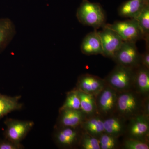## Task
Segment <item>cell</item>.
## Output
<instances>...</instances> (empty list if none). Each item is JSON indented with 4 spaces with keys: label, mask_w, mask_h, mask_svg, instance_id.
I'll return each mask as SVG.
<instances>
[{
    "label": "cell",
    "mask_w": 149,
    "mask_h": 149,
    "mask_svg": "<svg viewBox=\"0 0 149 149\" xmlns=\"http://www.w3.org/2000/svg\"><path fill=\"white\" fill-rule=\"evenodd\" d=\"M87 118L86 115L81 110L59 109L58 116L54 126L78 127Z\"/></svg>",
    "instance_id": "12"
},
{
    "label": "cell",
    "mask_w": 149,
    "mask_h": 149,
    "mask_svg": "<svg viewBox=\"0 0 149 149\" xmlns=\"http://www.w3.org/2000/svg\"><path fill=\"white\" fill-rule=\"evenodd\" d=\"M66 99L64 103L59 109H72L81 110L80 100L77 90L74 88L71 91L66 93Z\"/></svg>",
    "instance_id": "22"
},
{
    "label": "cell",
    "mask_w": 149,
    "mask_h": 149,
    "mask_svg": "<svg viewBox=\"0 0 149 149\" xmlns=\"http://www.w3.org/2000/svg\"><path fill=\"white\" fill-rule=\"evenodd\" d=\"M143 114L149 117V97L145 98L144 100Z\"/></svg>",
    "instance_id": "28"
},
{
    "label": "cell",
    "mask_w": 149,
    "mask_h": 149,
    "mask_svg": "<svg viewBox=\"0 0 149 149\" xmlns=\"http://www.w3.org/2000/svg\"><path fill=\"white\" fill-rule=\"evenodd\" d=\"M138 22L142 39L146 41V45L149 42V4L146 6L140 14L135 18Z\"/></svg>",
    "instance_id": "21"
},
{
    "label": "cell",
    "mask_w": 149,
    "mask_h": 149,
    "mask_svg": "<svg viewBox=\"0 0 149 149\" xmlns=\"http://www.w3.org/2000/svg\"><path fill=\"white\" fill-rule=\"evenodd\" d=\"M133 90L144 97H149V68L141 65L135 68Z\"/></svg>",
    "instance_id": "14"
},
{
    "label": "cell",
    "mask_w": 149,
    "mask_h": 149,
    "mask_svg": "<svg viewBox=\"0 0 149 149\" xmlns=\"http://www.w3.org/2000/svg\"><path fill=\"white\" fill-rule=\"evenodd\" d=\"M103 27L109 28L117 33L123 42L136 43L142 39L139 24L135 19L116 21L113 24H105Z\"/></svg>",
    "instance_id": "6"
},
{
    "label": "cell",
    "mask_w": 149,
    "mask_h": 149,
    "mask_svg": "<svg viewBox=\"0 0 149 149\" xmlns=\"http://www.w3.org/2000/svg\"><path fill=\"white\" fill-rule=\"evenodd\" d=\"M145 98L133 90L118 93L116 113L128 120L143 114Z\"/></svg>",
    "instance_id": "1"
},
{
    "label": "cell",
    "mask_w": 149,
    "mask_h": 149,
    "mask_svg": "<svg viewBox=\"0 0 149 149\" xmlns=\"http://www.w3.org/2000/svg\"><path fill=\"white\" fill-rule=\"evenodd\" d=\"M79 148L100 149L99 139L91 136L83 130Z\"/></svg>",
    "instance_id": "24"
},
{
    "label": "cell",
    "mask_w": 149,
    "mask_h": 149,
    "mask_svg": "<svg viewBox=\"0 0 149 149\" xmlns=\"http://www.w3.org/2000/svg\"><path fill=\"white\" fill-rule=\"evenodd\" d=\"M16 29L10 19L0 18V53L5 49L13 39Z\"/></svg>",
    "instance_id": "17"
},
{
    "label": "cell",
    "mask_w": 149,
    "mask_h": 149,
    "mask_svg": "<svg viewBox=\"0 0 149 149\" xmlns=\"http://www.w3.org/2000/svg\"><path fill=\"white\" fill-rule=\"evenodd\" d=\"M6 129L3 133L5 139L16 143L21 142L27 136L32 127L34 122L6 118L4 121Z\"/></svg>",
    "instance_id": "7"
},
{
    "label": "cell",
    "mask_w": 149,
    "mask_h": 149,
    "mask_svg": "<svg viewBox=\"0 0 149 149\" xmlns=\"http://www.w3.org/2000/svg\"><path fill=\"white\" fill-rule=\"evenodd\" d=\"M76 17L81 24L97 29L105 24L104 11L98 3L83 0L77 9Z\"/></svg>",
    "instance_id": "2"
},
{
    "label": "cell",
    "mask_w": 149,
    "mask_h": 149,
    "mask_svg": "<svg viewBox=\"0 0 149 149\" xmlns=\"http://www.w3.org/2000/svg\"><path fill=\"white\" fill-rule=\"evenodd\" d=\"M21 96L10 97L0 93V120L12 112L21 110L23 104L19 102Z\"/></svg>",
    "instance_id": "19"
},
{
    "label": "cell",
    "mask_w": 149,
    "mask_h": 149,
    "mask_svg": "<svg viewBox=\"0 0 149 149\" xmlns=\"http://www.w3.org/2000/svg\"><path fill=\"white\" fill-rule=\"evenodd\" d=\"M120 149H149V143L124 137L121 143Z\"/></svg>",
    "instance_id": "25"
},
{
    "label": "cell",
    "mask_w": 149,
    "mask_h": 149,
    "mask_svg": "<svg viewBox=\"0 0 149 149\" xmlns=\"http://www.w3.org/2000/svg\"><path fill=\"white\" fill-rule=\"evenodd\" d=\"M24 147L21 143H16L5 139L0 140V149H22Z\"/></svg>",
    "instance_id": "26"
},
{
    "label": "cell",
    "mask_w": 149,
    "mask_h": 149,
    "mask_svg": "<svg viewBox=\"0 0 149 149\" xmlns=\"http://www.w3.org/2000/svg\"><path fill=\"white\" fill-rule=\"evenodd\" d=\"M81 51L86 55L103 54L101 40L98 31L88 33L84 37L81 45Z\"/></svg>",
    "instance_id": "15"
},
{
    "label": "cell",
    "mask_w": 149,
    "mask_h": 149,
    "mask_svg": "<svg viewBox=\"0 0 149 149\" xmlns=\"http://www.w3.org/2000/svg\"><path fill=\"white\" fill-rule=\"evenodd\" d=\"M98 33L101 40L104 56L113 60L123 42L117 33L112 29L103 27Z\"/></svg>",
    "instance_id": "10"
},
{
    "label": "cell",
    "mask_w": 149,
    "mask_h": 149,
    "mask_svg": "<svg viewBox=\"0 0 149 149\" xmlns=\"http://www.w3.org/2000/svg\"><path fill=\"white\" fill-rule=\"evenodd\" d=\"M141 54L136 43L123 42L122 45L113 59L116 64L136 68L141 65Z\"/></svg>",
    "instance_id": "8"
},
{
    "label": "cell",
    "mask_w": 149,
    "mask_h": 149,
    "mask_svg": "<svg viewBox=\"0 0 149 149\" xmlns=\"http://www.w3.org/2000/svg\"><path fill=\"white\" fill-rule=\"evenodd\" d=\"M76 90L80 98V108L86 115L87 118L98 114L96 104L95 96L84 93L77 89Z\"/></svg>",
    "instance_id": "20"
},
{
    "label": "cell",
    "mask_w": 149,
    "mask_h": 149,
    "mask_svg": "<svg viewBox=\"0 0 149 149\" xmlns=\"http://www.w3.org/2000/svg\"><path fill=\"white\" fill-rule=\"evenodd\" d=\"M135 70L116 64L104 79L107 85L118 93L133 90Z\"/></svg>",
    "instance_id": "3"
},
{
    "label": "cell",
    "mask_w": 149,
    "mask_h": 149,
    "mask_svg": "<svg viewBox=\"0 0 149 149\" xmlns=\"http://www.w3.org/2000/svg\"><path fill=\"white\" fill-rule=\"evenodd\" d=\"M128 120L116 113L104 118L105 133L119 138L125 135Z\"/></svg>",
    "instance_id": "13"
},
{
    "label": "cell",
    "mask_w": 149,
    "mask_h": 149,
    "mask_svg": "<svg viewBox=\"0 0 149 149\" xmlns=\"http://www.w3.org/2000/svg\"><path fill=\"white\" fill-rule=\"evenodd\" d=\"M80 127L85 132L98 139L105 132L104 118L98 114L86 118Z\"/></svg>",
    "instance_id": "18"
},
{
    "label": "cell",
    "mask_w": 149,
    "mask_h": 149,
    "mask_svg": "<svg viewBox=\"0 0 149 149\" xmlns=\"http://www.w3.org/2000/svg\"><path fill=\"white\" fill-rule=\"evenodd\" d=\"M141 65L149 68V45H147L146 50L143 54H141Z\"/></svg>",
    "instance_id": "27"
},
{
    "label": "cell",
    "mask_w": 149,
    "mask_h": 149,
    "mask_svg": "<svg viewBox=\"0 0 149 149\" xmlns=\"http://www.w3.org/2000/svg\"><path fill=\"white\" fill-rule=\"evenodd\" d=\"M106 85L104 79L86 73L78 77L75 88L84 93L96 96Z\"/></svg>",
    "instance_id": "11"
},
{
    "label": "cell",
    "mask_w": 149,
    "mask_h": 149,
    "mask_svg": "<svg viewBox=\"0 0 149 149\" xmlns=\"http://www.w3.org/2000/svg\"><path fill=\"white\" fill-rule=\"evenodd\" d=\"M100 149H119L121 143L119 138L104 133L99 139Z\"/></svg>",
    "instance_id": "23"
},
{
    "label": "cell",
    "mask_w": 149,
    "mask_h": 149,
    "mask_svg": "<svg viewBox=\"0 0 149 149\" xmlns=\"http://www.w3.org/2000/svg\"><path fill=\"white\" fill-rule=\"evenodd\" d=\"M83 130L81 127L54 126L53 139L61 149L79 148Z\"/></svg>",
    "instance_id": "4"
},
{
    "label": "cell",
    "mask_w": 149,
    "mask_h": 149,
    "mask_svg": "<svg viewBox=\"0 0 149 149\" xmlns=\"http://www.w3.org/2000/svg\"><path fill=\"white\" fill-rule=\"evenodd\" d=\"M123 137L149 143V117L141 114L128 120Z\"/></svg>",
    "instance_id": "9"
},
{
    "label": "cell",
    "mask_w": 149,
    "mask_h": 149,
    "mask_svg": "<svg viewBox=\"0 0 149 149\" xmlns=\"http://www.w3.org/2000/svg\"><path fill=\"white\" fill-rule=\"evenodd\" d=\"M149 4V0H128L118 8V15L125 18L135 19Z\"/></svg>",
    "instance_id": "16"
},
{
    "label": "cell",
    "mask_w": 149,
    "mask_h": 149,
    "mask_svg": "<svg viewBox=\"0 0 149 149\" xmlns=\"http://www.w3.org/2000/svg\"><path fill=\"white\" fill-rule=\"evenodd\" d=\"M118 94L114 89L106 85L95 96L98 114L104 118L116 113Z\"/></svg>",
    "instance_id": "5"
}]
</instances>
